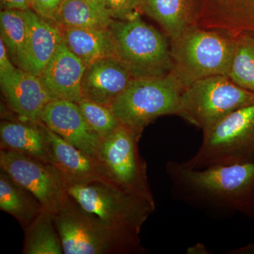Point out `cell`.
Instances as JSON below:
<instances>
[{"instance_id": "11", "label": "cell", "mask_w": 254, "mask_h": 254, "mask_svg": "<svg viewBox=\"0 0 254 254\" xmlns=\"http://www.w3.org/2000/svg\"><path fill=\"white\" fill-rule=\"evenodd\" d=\"M41 120L65 141L96 158L101 138L87 123L77 103L51 100L43 110Z\"/></svg>"}, {"instance_id": "8", "label": "cell", "mask_w": 254, "mask_h": 254, "mask_svg": "<svg viewBox=\"0 0 254 254\" xmlns=\"http://www.w3.org/2000/svg\"><path fill=\"white\" fill-rule=\"evenodd\" d=\"M254 93L227 76H210L182 91L179 117L205 131L235 110L254 104Z\"/></svg>"}, {"instance_id": "17", "label": "cell", "mask_w": 254, "mask_h": 254, "mask_svg": "<svg viewBox=\"0 0 254 254\" xmlns=\"http://www.w3.org/2000/svg\"><path fill=\"white\" fill-rule=\"evenodd\" d=\"M45 129L49 144L51 164L63 175L66 185L103 177L97 158L65 141L46 125Z\"/></svg>"}, {"instance_id": "19", "label": "cell", "mask_w": 254, "mask_h": 254, "mask_svg": "<svg viewBox=\"0 0 254 254\" xmlns=\"http://www.w3.org/2000/svg\"><path fill=\"white\" fill-rule=\"evenodd\" d=\"M141 9L160 25L170 41L195 25V0H143Z\"/></svg>"}, {"instance_id": "30", "label": "cell", "mask_w": 254, "mask_h": 254, "mask_svg": "<svg viewBox=\"0 0 254 254\" xmlns=\"http://www.w3.org/2000/svg\"><path fill=\"white\" fill-rule=\"evenodd\" d=\"M1 9L27 10L30 9L29 0H1Z\"/></svg>"}, {"instance_id": "27", "label": "cell", "mask_w": 254, "mask_h": 254, "mask_svg": "<svg viewBox=\"0 0 254 254\" xmlns=\"http://www.w3.org/2000/svg\"><path fill=\"white\" fill-rule=\"evenodd\" d=\"M103 14L113 20H125L142 11L143 0H91Z\"/></svg>"}, {"instance_id": "5", "label": "cell", "mask_w": 254, "mask_h": 254, "mask_svg": "<svg viewBox=\"0 0 254 254\" xmlns=\"http://www.w3.org/2000/svg\"><path fill=\"white\" fill-rule=\"evenodd\" d=\"M68 194L109 226L139 236L155 203L132 194L103 177L66 185Z\"/></svg>"}, {"instance_id": "1", "label": "cell", "mask_w": 254, "mask_h": 254, "mask_svg": "<svg viewBox=\"0 0 254 254\" xmlns=\"http://www.w3.org/2000/svg\"><path fill=\"white\" fill-rule=\"evenodd\" d=\"M166 173L173 195L215 215L254 216V163L192 169L170 161Z\"/></svg>"}, {"instance_id": "16", "label": "cell", "mask_w": 254, "mask_h": 254, "mask_svg": "<svg viewBox=\"0 0 254 254\" xmlns=\"http://www.w3.org/2000/svg\"><path fill=\"white\" fill-rule=\"evenodd\" d=\"M28 34L20 68L40 76L63 42L61 28L31 9L26 10Z\"/></svg>"}, {"instance_id": "26", "label": "cell", "mask_w": 254, "mask_h": 254, "mask_svg": "<svg viewBox=\"0 0 254 254\" xmlns=\"http://www.w3.org/2000/svg\"><path fill=\"white\" fill-rule=\"evenodd\" d=\"M77 104L87 123L101 139L110 135L120 125V121L109 107L86 98H83Z\"/></svg>"}, {"instance_id": "4", "label": "cell", "mask_w": 254, "mask_h": 254, "mask_svg": "<svg viewBox=\"0 0 254 254\" xmlns=\"http://www.w3.org/2000/svg\"><path fill=\"white\" fill-rule=\"evenodd\" d=\"M115 57L133 78L160 77L171 71L168 36L145 23L141 13L125 20H113L108 27Z\"/></svg>"}, {"instance_id": "22", "label": "cell", "mask_w": 254, "mask_h": 254, "mask_svg": "<svg viewBox=\"0 0 254 254\" xmlns=\"http://www.w3.org/2000/svg\"><path fill=\"white\" fill-rule=\"evenodd\" d=\"M23 254H63V244L54 221V215L43 210L26 228Z\"/></svg>"}, {"instance_id": "6", "label": "cell", "mask_w": 254, "mask_h": 254, "mask_svg": "<svg viewBox=\"0 0 254 254\" xmlns=\"http://www.w3.org/2000/svg\"><path fill=\"white\" fill-rule=\"evenodd\" d=\"M254 163V103L232 112L203 132V141L191 158L192 169Z\"/></svg>"}, {"instance_id": "12", "label": "cell", "mask_w": 254, "mask_h": 254, "mask_svg": "<svg viewBox=\"0 0 254 254\" xmlns=\"http://www.w3.org/2000/svg\"><path fill=\"white\" fill-rule=\"evenodd\" d=\"M0 86L9 108L23 120L41 122L43 110L53 100L39 76L22 68L0 78Z\"/></svg>"}, {"instance_id": "31", "label": "cell", "mask_w": 254, "mask_h": 254, "mask_svg": "<svg viewBox=\"0 0 254 254\" xmlns=\"http://www.w3.org/2000/svg\"><path fill=\"white\" fill-rule=\"evenodd\" d=\"M189 254H208V250L204 245H197L192 247L188 250Z\"/></svg>"}, {"instance_id": "24", "label": "cell", "mask_w": 254, "mask_h": 254, "mask_svg": "<svg viewBox=\"0 0 254 254\" xmlns=\"http://www.w3.org/2000/svg\"><path fill=\"white\" fill-rule=\"evenodd\" d=\"M235 50L227 76L237 86L254 93V33L233 35Z\"/></svg>"}, {"instance_id": "9", "label": "cell", "mask_w": 254, "mask_h": 254, "mask_svg": "<svg viewBox=\"0 0 254 254\" xmlns=\"http://www.w3.org/2000/svg\"><path fill=\"white\" fill-rule=\"evenodd\" d=\"M141 134L120 123L115 131L102 138L96 158L103 177L128 193L155 202L146 163L138 151Z\"/></svg>"}, {"instance_id": "20", "label": "cell", "mask_w": 254, "mask_h": 254, "mask_svg": "<svg viewBox=\"0 0 254 254\" xmlns=\"http://www.w3.org/2000/svg\"><path fill=\"white\" fill-rule=\"evenodd\" d=\"M60 28L65 46L86 66L103 58L115 57L108 28Z\"/></svg>"}, {"instance_id": "23", "label": "cell", "mask_w": 254, "mask_h": 254, "mask_svg": "<svg viewBox=\"0 0 254 254\" xmlns=\"http://www.w3.org/2000/svg\"><path fill=\"white\" fill-rule=\"evenodd\" d=\"M113 20L91 0H64L57 24L60 28H108Z\"/></svg>"}, {"instance_id": "14", "label": "cell", "mask_w": 254, "mask_h": 254, "mask_svg": "<svg viewBox=\"0 0 254 254\" xmlns=\"http://www.w3.org/2000/svg\"><path fill=\"white\" fill-rule=\"evenodd\" d=\"M133 79L115 57L103 58L86 66L82 78V94L83 98L110 108Z\"/></svg>"}, {"instance_id": "21", "label": "cell", "mask_w": 254, "mask_h": 254, "mask_svg": "<svg viewBox=\"0 0 254 254\" xmlns=\"http://www.w3.org/2000/svg\"><path fill=\"white\" fill-rule=\"evenodd\" d=\"M0 209L12 215L23 229L43 210L41 202L31 192L2 170L0 172Z\"/></svg>"}, {"instance_id": "25", "label": "cell", "mask_w": 254, "mask_h": 254, "mask_svg": "<svg viewBox=\"0 0 254 254\" xmlns=\"http://www.w3.org/2000/svg\"><path fill=\"white\" fill-rule=\"evenodd\" d=\"M0 33L10 58L19 68L28 34L26 10L1 9Z\"/></svg>"}, {"instance_id": "3", "label": "cell", "mask_w": 254, "mask_h": 254, "mask_svg": "<svg viewBox=\"0 0 254 254\" xmlns=\"http://www.w3.org/2000/svg\"><path fill=\"white\" fill-rule=\"evenodd\" d=\"M64 254L144 253L139 236L105 224L68 197L54 215Z\"/></svg>"}, {"instance_id": "28", "label": "cell", "mask_w": 254, "mask_h": 254, "mask_svg": "<svg viewBox=\"0 0 254 254\" xmlns=\"http://www.w3.org/2000/svg\"><path fill=\"white\" fill-rule=\"evenodd\" d=\"M63 1L64 0H29L30 9L41 17L56 23Z\"/></svg>"}, {"instance_id": "29", "label": "cell", "mask_w": 254, "mask_h": 254, "mask_svg": "<svg viewBox=\"0 0 254 254\" xmlns=\"http://www.w3.org/2000/svg\"><path fill=\"white\" fill-rule=\"evenodd\" d=\"M17 68L10 58L4 42L0 39V78L14 72Z\"/></svg>"}, {"instance_id": "13", "label": "cell", "mask_w": 254, "mask_h": 254, "mask_svg": "<svg viewBox=\"0 0 254 254\" xmlns=\"http://www.w3.org/2000/svg\"><path fill=\"white\" fill-rule=\"evenodd\" d=\"M86 68L63 42L39 77L52 99L78 103L83 98L81 84Z\"/></svg>"}, {"instance_id": "15", "label": "cell", "mask_w": 254, "mask_h": 254, "mask_svg": "<svg viewBox=\"0 0 254 254\" xmlns=\"http://www.w3.org/2000/svg\"><path fill=\"white\" fill-rule=\"evenodd\" d=\"M195 25L232 35L254 33V0H195Z\"/></svg>"}, {"instance_id": "10", "label": "cell", "mask_w": 254, "mask_h": 254, "mask_svg": "<svg viewBox=\"0 0 254 254\" xmlns=\"http://www.w3.org/2000/svg\"><path fill=\"white\" fill-rule=\"evenodd\" d=\"M0 168L39 200L43 210L56 214L68 194L63 175L54 165L14 150L1 148Z\"/></svg>"}, {"instance_id": "7", "label": "cell", "mask_w": 254, "mask_h": 254, "mask_svg": "<svg viewBox=\"0 0 254 254\" xmlns=\"http://www.w3.org/2000/svg\"><path fill=\"white\" fill-rule=\"evenodd\" d=\"M182 91L170 72L160 77L133 78L110 108L120 123L143 133L160 117L178 116Z\"/></svg>"}, {"instance_id": "2", "label": "cell", "mask_w": 254, "mask_h": 254, "mask_svg": "<svg viewBox=\"0 0 254 254\" xmlns=\"http://www.w3.org/2000/svg\"><path fill=\"white\" fill-rule=\"evenodd\" d=\"M170 42V73L183 91L203 78L228 74L235 50L233 35L193 25Z\"/></svg>"}, {"instance_id": "18", "label": "cell", "mask_w": 254, "mask_h": 254, "mask_svg": "<svg viewBox=\"0 0 254 254\" xmlns=\"http://www.w3.org/2000/svg\"><path fill=\"white\" fill-rule=\"evenodd\" d=\"M1 121V148L14 150L51 164L49 144L41 122Z\"/></svg>"}]
</instances>
